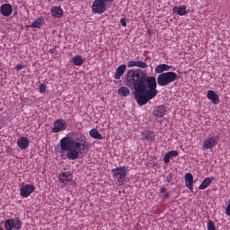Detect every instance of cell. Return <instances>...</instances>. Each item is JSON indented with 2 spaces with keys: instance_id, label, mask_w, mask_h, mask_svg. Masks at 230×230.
<instances>
[{
  "instance_id": "24",
  "label": "cell",
  "mask_w": 230,
  "mask_h": 230,
  "mask_svg": "<svg viewBox=\"0 0 230 230\" xmlns=\"http://www.w3.org/2000/svg\"><path fill=\"white\" fill-rule=\"evenodd\" d=\"M214 180V178L213 177H209L205 178L202 184L199 187V189L200 190H203L207 188L210 185L212 181Z\"/></svg>"
},
{
  "instance_id": "38",
  "label": "cell",
  "mask_w": 230,
  "mask_h": 230,
  "mask_svg": "<svg viewBox=\"0 0 230 230\" xmlns=\"http://www.w3.org/2000/svg\"><path fill=\"white\" fill-rule=\"evenodd\" d=\"M172 176H167V179H166V180L168 182V183H170L171 182V180H172Z\"/></svg>"
},
{
  "instance_id": "13",
  "label": "cell",
  "mask_w": 230,
  "mask_h": 230,
  "mask_svg": "<svg viewBox=\"0 0 230 230\" xmlns=\"http://www.w3.org/2000/svg\"><path fill=\"white\" fill-rule=\"evenodd\" d=\"M127 66H128V67H129V68H131V67H136L143 68V69H146V68H147L148 67V65L145 62L139 60L130 61L128 62Z\"/></svg>"
},
{
  "instance_id": "12",
  "label": "cell",
  "mask_w": 230,
  "mask_h": 230,
  "mask_svg": "<svg viewBox=\"0 0 230 230\" xmlns=\"http://www.w3.org/2000/svg\"><path fill=\"white\" fill-rule=\"evenodd\" d=\"M186 187L193 192V177L191 173H187L184 176Z\"/></svg>"
},
{
  "instance_id": "15",
  "label": "cell",
  "mask_w": 230,
  "mask_h": 230,
  "mask_svg": "<svg viewBox=\"0 0 230 230\" xmlns=\"http://www.w3.org/2000/svg\"><path fill=\"white\" fill-rule=\"evenodd\" d=\"M207 97L209 100L214 104H217L219 102V95L214 91L209 90L207 94Z\"/></svg>"
},
{
  "instance_id": "1",
  "label": "cell",
  "mask_w": 230,
  "mask_h": 230,
  "mask_svg": "<svg viewBox=\"0 0 230 230\" xmlns=\"http://www.w3.org/2000/svg\"><path fill=\"white\" fill-rule=\"evenodd\" d=\"M146 74L140 69H131L127 72L126 81L128 84L133 87L139 82L145 81Z\"/></svg>"
},
{
  "instance_id": "5",
  "label": "cell",
  "mask_w": 230,
  "mask_h": 230,
  "mask_svg": "<svg viewBox=\"0 0 230 230\" xmlns=\"http://www.w3.org/2000/svg\"><path fill=\"white\" fill-rule=\"evenodd\" d=\"M107 9L106 5L103 0H95L92 6V10L95 14H102Z\"/></svg>"
},
{
  "instance_id": "41",
  "label": "cell",
  "mask_w": 230,
  "mask_h": 230,
  "mask_svg": "<svg viewBox=\"0 0 230 230\" xmlns=\"http://www.w3.org/2000/svg\"><path fill=\"white\" fill-rule=\"evenodd\" d=\"M58 2H63V1H65V0H56Z\"/></svg>"
},
{
  "instance_id": "17",
  "label": "cell",
  "mask_w": 230,
  "mask_h": 230,
  "mask_svg": "<svg viewBox=\"0 0 230 230\" xmlns=\"http://www.w3.org/2000/svg\"><path fill=\"white\" fill-rule=\"evenodd\" d=\"M51 14L54 17L61 18L63 14V11L62 9L59 6L53 7L51 10Z\"/></svg>"
},
{
  "instance_id": "18",
  "label": "cell",
  "mask_w": 230,
  "mask_h": 230,
  "mask_svg": "<svg viewBox=\"0 0 230 230\" xmlns=\"http://www.w3.org/2000/svg\"><path fill=\"white\" fill-rule=\"evenodd\" d=\"M179 155V152L177 151H170L165 154L163 158V161L165 164H168L170 162V158L176 157Z\"/></svg>"
},
{
  "instance_id": "9",
  "label": "cell",
  "mask_w": 230,
  "mask_h": 230,
  "mask_svg": "<svg viewBox=\"0 0 230 230\" xmlns=\"http://www.w3.org/2000/svg\"><path fill=\"white\" fill-rule=\"evenodd\" d=\"M58 180L61 184H68L72 181V174L68 171L62 172L59 175Z\"/></svg>"
},
{
  "instance_id": "25",
  "label": "cell",
  "mask_w": 230,
  "mask_h": 230,
  "mask_svg": "<svg viewBox=\"0 0 230 230\" xmlns=\"http://www.w3.org/2000/svg\"><path fill=\"white\" fill-rule=\"evenodd\" d=\"M172 67L171 65L168 64H159L155 68V72L158 74H161L165 71H169L170 69L172 68Z\"/></svg>"
},
{
  "instance_id": "36",
  "label": "cell",
  "mask_w": 230,
  "mask_h": 230,
  "mask_svg": "<svg viewBox=\"0 0 230 230\" xmlns=\"http://www.w3.org/2000/svg\"><path fill=\"white\" fill-rule=\"evenodd\" d=\"M120 22H121V25H122L123 27H126V25H127V23H126V21L125 18H121V20H120Z\"/></svg>"
},
{
  "instance_id": "31",
  "label": "cell",
  "mask_w": 230,
  "mask_h": 230,
  "mask_svg": "<svg viewBox=\"0 0 230 230\" xmlns=\"http://www.w3.org/2000/svg\"><path fill=\"white\" fill-rule=\"evenodd\" d=\"M14 228L15 229L18 230L21 228L22 226V223L18 218H15L14 219Z\"/></svg>"
},
{
  "instance_id": "39",
  "label": "cell",
  "mask_w": 230,
  "mask_h": 230,
  "mask_svg": "<svg viewBox=\"0 0 230 230\" xmlns=\"http://www.w3.org/2000/svg\"><path fill=\"white\" fill-rule=\"evenodd\" d=\"M164 194V198H167L169 197V196H170L169 193L167 192H166V193H165Z\"/></svg>"
},
{
  "instance_id": "6",
  "label": "cell",
  "mask_w": 230,
  "mask_h": 230,
  "mask_svg": "<svg viewBox=\"0 0 230 230\" xmlns=\"http://www.w3.org/2000/svg\"><path fill=\"white\" fill-rule=\"evenodd\" d=\"M141 135L143 139L147 143H153L155 140V134L152 130L146 129L141 132Z\"/></svg>"
},
{
  "instance_id": "11",
  "label": "cell",
  "mask_w": 230,
  "mask_h": 230,
  "mask_svg": "<svg viewBox=\"0 0 230 230\" xmlns=\"http://www.w3.org/2000/svg\"><path fill=\"white\" fill-rule=\"evenodd\" d=\"M166 114V108L163 105L156 107L153 111V115L157 118H163Z\"/></svg>"
},
{
  "instance_id": "37",
  "label": "cell",
  "mask_w": 230,
  "mask_h": 230,
  "mask_svg": "<svg viewBox=\"0 0 230 230\" xmlns=\"http://www.w3.org/2000/svg\"><path fill=\"white\" fill-rule=\"evenodd\" d=\"M16 68L17 70H21L23 68V66L22 64H18L16 67Z\"/></svg>"
},
{
  "instance_id": "40",
  "label": "cell",
  "mask_w": 230,
  "mask_h": 230,
  "mask_svg": "<svg viewBox=\"0 0 230 230\" xmlns=\"http://www.w3.org/2000/svg\"><path fill=\"white\" fill-rule=\"evenodd\" d=\"M105 3H112L113 0H103Z\"/></svg>"
},
{
  "instance_id": "19",
  "label": "cell",
  "mask_w": 230,
  "mask_h": 230,
  "mask_svg": "<svg viewBox=\"0 0 230 230\" xmlns=\"http://www.w3.org/2000/svg\"><path fill=\"white\" fill-rule=\"evenodd\" d=\"M135 91L138 93H142L147 90V87L146 85L145 81L136 84L133 87Z\"/></svg>"
},
{
  "instance_id": "29",
  "label": "cell",
  "mask_w": 230,
  "mask_h": 230,
  "mask_svg": "<svg viewBox=\"0 0 230 230\" xmlns=\"http://www.w3.org/2000/svg\"><path fill=\"white\" fill-rule=\"evenodd\" d=\"M72 62L76 66H80L84 62V59L81 56L76 55L72 58Z\"/></svg>"
},
{
  "instance_id": "3",
  "label": "cell",
  "mask_w": 230,
  "mask_h": 230,
  "mask_svg": "<svg viewBox=\"0 0 230 230\" xmlns=\"http://www.w3.org/2000/svg\"><path fill=\"white\" fill-rule=\"evenodd\" d=\"M111 173L118 185L121 186L124 185L126 181L128 173V167L126 166L116 167L111 170Z\"/></svg>"
},
{
  "instance_id": "22",
  "label": "cell",
  "mask_w": 230,
  "mask_h": 230,
  "mask_svg": "<svg viewBox=\"0 0 230 230\" xmlns=\"http://www.w3.org/2000/svg\"><path fill=\"white\" fill-rule=\"evenodd\" d=\"M44 23V18L43 17H40L36 19L31 25H26V27L39 28L43 25Z\"/></svg>"
},
{
  "instance_id": "2",
  "label": "cell",
  "mask_w": 230,
  "mask_h": 230,
  "mask_svg": "<svg viewBox=\"0 0 230 230\" xmlns=\"http://www.w3.org/2000/svg\"><path fill=\"white\" fill-rule=\"evenodd\" d=\"M158 91L156 89L153 90L148 89L142 93H138L134 91L133 92V94L137 101L138 104L139 106H143L146 104L151 100L154 98L158 94Z\"/></svg>"
},
{
  "instance_id": "33",
  "label": "cell",
  "mask_w": 230,
  "mask_h": 230,
  "mask_svg": "<svg viewBox=\"0 0 230 230\" xmlns=\"http://www.w3.org/2000/svg\"><path fill=\"white\" fill-rule=\"evenodd\" d=\"M46 86L44 83H42L40 84V86H39V91L41 93H43L46 91Z\"/></svg>"
},
{
  "instance_id": "8",
  "label": "cell",
  "mask_w": 230,
  "mask_h": 230,
  "mask_svg": "<svg viewBox=\"0 0 230 230\" xmlns=\"http://www.w3.org/2000/svg\"><path fill=\"white\" fill-rule=\"evenodd\" d=\"M66 127V122L62 119H59L54 123V128L52 129V132L54 133H58L65 130Z\"/></svg>"
},
{
  "instance_id": "10",
  "label": "cell",
  "mask_w": 230,
  "mask_h": 230,
  "mask_svg": "<svg viewBox=\"0 0 230 230\" xmlns=\"http://www.w3.org/2000/svg\"><path fill=\"white\" fill-rule=\"evenodd\" d=\"M35 190V187L32 185H26L22 187L20 189V194L22 197L27 198Z\"/></svg>"
},
{
  "instance_id": "26",
  "label": "cell",
  "mask_w": 230,
  "mask_h": 230,
  "mask_svg": "<svg viewBox=\"0 0 230 230\" xmlns=\"http://www.w3.org/2000/svg\"><path fill=\"white\" fill-rule=\"evenodd\" d=\"M118 94L121 96L126 97L130 95L131 94V91L128 87H122L118 89Z\"/></svg>"
},
{
  "instance_id": "30",
  "label": "cell",
  "mask_w": 230,
  "mask_h": 230,
  "mask_svg": "<svg viewBox=\"0 0 230 230\" xmlns=\"http://www.w3.org/2000/svg\"><path fill=\"white\" fill-rule=\"evenodd\" d=\"M14 219H7L5 223V227L6 230H11L14 227Z\"/></svg>"
},
{
  "instance_id": "32",
  "label": "cell",
  "mask_w": 230,
  "mask_h": 230,
  "mask_svg": "<svg viewBox=\"0 0 230 230\" xmlns=\"http://www.w3.org/2000/svg\"><path fill=\"white\" fill-rule=\"evenodd\" d=\"M207 229L208 230H215V225L214 222L211 220L208 221V224H207Z\"/></svg>"
},
{
  "instance_id": "14",
  "label": "cell",
  "mask_w": 230,
  "mask_h": 230,
  "mask_svg": "<svg viewBox=\"0 0 230 230\" xmlns=\"http://www.w3.org/2000/svg\"><path fill=\"white\" fill-rule=\"evenodd\" d=\"M145 83L147 87L149 90H155L157 87L156 79L153 76L147 77L146 78Z\"/></svg>"
},
{
  "instance_id": "23",
  "label": "cell",
  "mask_w": 230,
  "mask_h": 230,
  "mask_svg": "<svg viewBox=\"0 0 230 230\" xmlns=\"http://www.w3.org/2000/svg\"><path fill=\"white\" fill-rule=\"evenodd\" d=\"M173 11L174 13L177 14L180 16H184L188 14L186 7L184 6L179 7L175 6L173 8Z\"/></svg>"
},
{
  "instance_id": "16",
  "label": "cell",
  "mask_w": 230,
  "mask_h": 230,
  "mask_svg": "<svg viewBox=\"0 0 230 230\" xmlns=\"http://www.w3.org/2000/svg\"><path fill=\"white\" fill-rule=\"evenodd\" d=\"M0 11L3 16H8L12 13L13 9L10 5L6 3L1 6Z\"/></svg>"
},
{
  "instance_id": "28",
  "label": "cell",
  "mask_w": 230,
  "mask_h": 230,
  "mask_svg": "<svg viewBox=\"0 0 230 230\" xmlns=\"http://www.w3.org/2000/svg\"><path fill=\"white\" fill-rule=\"evenodd\" d=\"M90 136L96 139L102 140L103 139V137L99 133L96 128L92 129L89 132Z\"/></svg>"
},
{
  "instance_id": "4",
  "label": "cell",
  "mask_w": 230,
  "mask_h": 230,
  "mask_svg": "<svg viewBox=\"0 0 230 230\" xmlns=\"http://www.w3.org/2000/svg\"><path fill=\"white\" fill-rule=\"evenodd\" d=\"M177 77L176 73L172 71L162 73L157 77V83L161 87H164L174 82Z\"/></svg>"
},
{
  "instance_id": "42",
  "label": "cell",
  "mask_w": 230,
  "mask_h": 230,
  "mask_svg": "<svg viewBox=\"0 0 230 230\" xmlns=\"http://www.w3.org/2000/svg\"><path fill=\"white\" fill-rule=\"evenodd\" d=\"M48 1H49V0H48Z\"/></svg>"
},
{
  "instance_id": "34",
  "label": "cell",
  "mask_w": 230,
  "mask_h": 230,
  "mask_svg": "<svg viewBox=\"0 0 230 230\" xmlns=\"http://www.w3.org/2000/svg\"><path fill=\"white\" fill-rule=\"evenodd\" d=\"M225 212H226V214L228 216H230V199L228 202V205L226 207Z\"/></svg>"
},
{
  "instance_id": "21",
  "label": "cell",
  "mask_w": 230,
  "mask_h": 230,
  "mask_svg": "<svg viewBox=\"0 0 230 230\" xmlns=\"http://www.w3.org/2000/svg\"><path fill=\"white\" fill-rule=\"evenodd\" d=\"M29 140L26 137H22L19 138L17 141V145L21 149H25L29 145Z\"/></svg>"
},
{
  "instance_id": "35",
  "label": "cell",
  "mask_w": 230,
  "mask_h": 230,
  "mask_svg": "<svg viewBox=\"0 0 230 230\" xmlns=\"http://www.w3.org/2000/svg\"><path fill=\"white\" fill-rule=\"evenodd\" d=\"M167 192V189L165 187H162L160 188L159 192L161 194H164Z\"/></svg>"
},
{
  "instance_id": "20",
  "label": "cell",
  "mask_w": 230,
  "mask_h": 230,
  "mask_svg": "<svg viewBox=\"0 0 230 230\" xmlns=\"http://www.w3.org/2000/svg\"><path fill=\"white\" fill-rule=\"evenodd\" d=\"M126 64H122L118 67V68L115 71L114 78L115 80H120L121 77L123 76L125 73L126 69Z\"/></svg>"
},
{
  "instance_id": "7",
  "label": "cell",
  "mask_w": 230,
  "mask_h": 230,
  "mask_svg": "<svg viewBox=\"0 0 230 230\" xmlns=\"http://www.w3.org/2000/svg\"><path fill=\"white\" fill-rule=\"evenodd\" d=\"M219 139V136H212L206 139L203 143V148L205 150H208L214 147L218 143Z\"/></svg>"
},
{
  "instance_id": "27",
  "label": "cell",
  "mask_w": 230,
  "mask_h": 230,
  "mask_svg": "<svg viewBox=\"0 0 230 230\" xmlns=\"http://www.w3.org/2000/svg\"><path fill=\"white\" fill-rule=\"evenodd\" d=\"M80 155L79 152L75 150L72 149L67 151V156L68 159L74 160L77 159L80 156Z\"/></svg>"
}]
</instances>
